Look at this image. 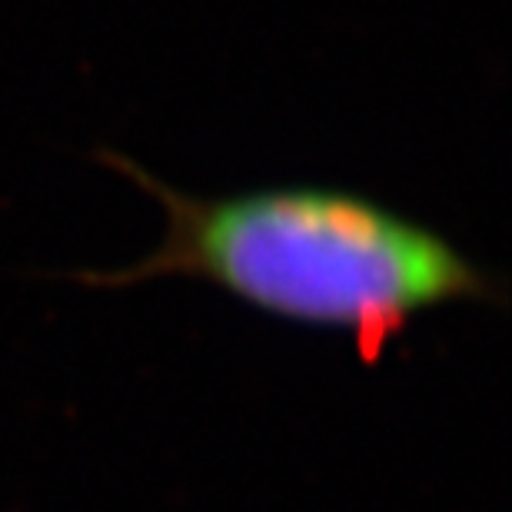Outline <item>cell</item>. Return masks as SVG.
<instances>
[{
    "label": "cell",
    "instance_id": "obj_1",
    "mask_svg": "<svg viewBox=\"0 0 512 512\" xmlns=\"http://www.w3.org/2000/svg\"><path fill=\"white\" fill-rule=\"evenodd\" d=\"M94 157L157 203L163 233L127 266L67 273L90 290L207 283L273 320L350 336L366 363H380L426 313L506 306L509 286L496 270L360 190L273 183L203 197L120 150L100 147Z\"/></svg>",
    "mask_w": 512,
    "mask_h": 512
}]
</instances>
